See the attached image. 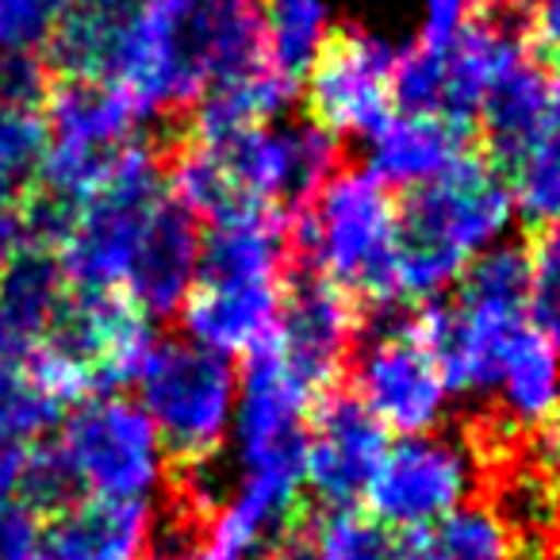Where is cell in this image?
Masks as SVG:
<instances>
[{"instance_id": "cell-29", "label": "cell", "mask_w": 560, "mask_h": 560, "mask_svg": "<svg viewBox=\"0 0 560 560\" xmlns=\"http://www.w3.org/2000/svg\"><path fill=\"white\" fill-rule=\"evenodd\" d=\"M476 0H422V35L419 43L430 47H450L465 24L472 20Z\"/></svg>"}, {"instance_id": "cell-27", "label": "cell", "mask_w": 560, "mask_h": 560, "mask_svg": "<svg viewBox=\"0 0 560 560\" xmlns=\"http://www.w3.org/2000/svg\"><path fill=\"white\" fill-rule=\"evenodd\" d=\"M73 0H0V55H43Z\"/></svg>"}, {"instance_id": "cell-33", "label": "cell", "mask_w": 560, "mask_h": 560, "mask_svg": "<svg viewBox=\"0 0 560 560\" xmlns=\"http://www.w3.org/2000/svg\"><path fill=\"white\" fill-rule=\"evenodd\" d=\"M549 335H552V342H557V353H560V323H557V327L549 330Z\"/></svg>"}, {"instance_id": "cell-3", "label": "cell", "mask_w": 560, "mask_h": 560, "mask_svg": "<svg viewBox=\"0 0 560 560\" xmlns=\"http://www.w3.org/2000/svg\"><path fill=\"white\" fill-rule=\"evenodd\" d=\"M135 384L165 465H192L219 453L234 419V369L223 353L192 338H158Z\"/></svg>"}, {"instance_id": "cell-12", "label": "cell", "mask_w": 560, "mask_h": 560, "mask_svg": "<svg viewBox=\"0 0 560 560\" xmlns=\"http://www.w3.org/2000/svg\"><path fill=\"white\" fill-rule=\"evenodd\" d=\"M549 101H552L549 66L529 50V43H522L499 66L495 78H491L480 104V116H476L491 165L511 173L529 154V147L549 127Z\"/></svg>"}, {"instance_id": "cell-32", "label": "cell", "mask_w": 560, "mask_h": 560, "mask_svg": "<svg viewBox=\"0 0 560 560\" xmlns=\"http://www.w3.org/2000/svg\"><path fill=\"white\" fill-rule=\"evenodd\" d=\"M537 460L557 476L560 483V411L552 415L549 422L541 427V442H537Z\"/></svg>"}, {"instance_id": "cell-1", "label": "cell", "mask_w": 560, "mask_h": 560, "mask_svg": "<svg viewBox=\"0 0 560 560\" xmlns=\"http://www.w3.org/2000/svg\"><path fill=\"white\" fill-rule=\"evenodd\" d=\"M514 188L488 158H460L450 173L399 200V300H438L514 223Z\"/></svg>"}, {"instance_id": "cell-14", "label": "cell", "mask_w": 560, "mask_h": 560, "mask_svg": "<svg viewBox=\"0 0 560 560\" xmlns=\"http://www.w3.org/2000/svg\"><path fill=\"white\" fill-rule=\"evenodd\" d=\"M280 280H192V292L180 307L192 342L226 358V353H249L265 338H272Z\"/></svg>"}, {"instance_id": "cell-7", "label": "cell", "mask_w": 560, "mask_h": 560, "mask_svg": "<svg viewBox=\"0 0 560 560\" xmlns=\"http://www.w3.org/2000/svg\"><path fill=\"white\" fill-rule=\"evenodd\" d=\"M361 304L315 265L292 257L280 280V312L272 342L289 373L315 399L338 388L358 350Z\"/></svg>"}, {"instance_id": "cell-30", "label": "cell", "mask_w": 560, "mask_h": 560, "mask_svg": "<svg viewBox=\"0 0 560 560\" xmlns=\"http://www.w3.org/2000/svg\"><path fill=\"white\" fill-rule=\"evenodd\" d=\"M27 442H12V438H0V511L4 506H16L20 491V472H24Z\"/></svg>"}, {"instance_id": "cell-8", "label": "cell", "mask_w": 560, "mask_h": 560, "mask_svg": "<svg viewBox=\"0 0 560 560\" xmlns=\"http://www.w3.org/2000/svg\"><path fill=\"white\" fill-rule=\"evenodd\" d=\"M399 50V43L361 24L335 27L304 78L307 119H315L335 139H369L396 112L392 73Z\"/></svg>"}, {"instance_id": "cell-26", "label": "cell", "mask_w": 560, "mask_h": 560, "mask_svg": "<svg viewBox=\"0 0 560 560\" xmlns=\"http://www.w3.org/2000/svg\"><path fill=\"white\" fill-rule=\"evenodd\" d=\"M81 499H85V488H81L62 442H27L16 506H24L32 518L50 522Z\"/></svg>"}, {"instance_id": "cell-5", "label": "cell", "mask_w": 560, "mask_h": 560, "mask_svg": "<svg viewBox=\"0 0 560 560\" xmlns=\"http://www.w3.org/2000/svg\"><path fill=\"white\" fill-rule=\"evenodd\" d=\"M219 154L246 203L280 219H296L315 203L342 165V139L323 131L315 119H272L223 142H203Z\"/></svg>"}, {"instance_id": "cell-19", "label": "cell", "mask_w": 560, "mask_h": 560, "mask_svg": "<svg viewBox=\"0 0 560 560\" xmlns=\"http://www.w3.org/2000/svg\"><path fill=\"white\" fill-rule=\"evenodd\" d=\"M66 289H70V272L62 254L39 242H24L0 272V319L35 346L55 307L62 304Z\"/></svg>"}, {"instance_id": "cell-31", "label": "cell", "mask_w": 560, "mask_h": 560, "mask_svg": "<svg viewBox=\"0 0 560 560\" xmlns=\"http://www.w3.org/2000/svg\"><path fill=\"white\" fill-rule=\"evenodd\" d=\"M24 223H20V211L9 208L0 211V272H4V265L12 261V254H16L20 246H24Z\"/></svg>"}, {"instance_id": "cell-11", "label": "cell", "mask_w": 560, "mask_h": 560, "mask_svg": "<svg viewBox=\"0 0 560 560\" xmlns=\"http://www.w3.org/2000/svg\"><path fill=\"white\" fill-rule=\"evenodd\" d=\"M200 265V219L170 192L150 211L124 272V296L147 319H170L185 307Z\"/></svg>"}, {"instance_id": "cell-15", "label": "cell", "mask_w": 560, "mask_h": 560, "mask_svg": "<svg viewBox=\"0 0 560 560\" xmlns=\"http://www.w3.org/2000/svg\"><path fill=\"white\" fill-rule=\"evenodd\" d=\"M50 142L81 150H124L139 139L142 112L119 85L89 78H55L43 96Z\"/></svg>"}, {"instance_id": "cell-9", "label": "cell", "mask_w": 560, "mask_h": 560, "mask_svg": "<svg viewBox=\"0 0 560 560\" xmlns=\"http://www.w3.org/2000/svg\"><path fill=\"white\" fill-rule=\"evenodd\" d=\"M58 442L85 495L142 503V495H150L162 476V442L154 434V422L139 404L127 399L96 396L78 404Z\"/></svg>"}, {"instance_id": "cell-4", "label": "cell", "mask_w": 560, "mask_h": 560, "mask_svg": "<svg viewBox=\"0 0 560 560\" xmlns=\"http://www.w3.org/2000/svg\"><path fill=\"white\" fill-rule=\"evenodd\" d=\"M369 330L365 350H353V392L384 422L388 434L411 438L430 434L445 419L450 388L434 353L415 335L411 307L381 304L373 323L361 312V335Z\"/></svg>"}, {"instance_id": "cell-10", "label": "cell", "mask_w": 560, "mask_h": 560, "mask_svg": "<svg viewBox=\"0 0 560 560\" xmlns=\"http://www.w3.org/2000/svg\"><path fill=\"white\" fill-rule=\"evenodd\" d=\"M388 430L353 388H330L315 399L307 422L304 483L319 506H358L388 453Z\"/></svg>"}, {"instance_id": "cell-17", "label": "cell", "mask_w": 560, "mask_h": 560, "mask_svg": "<svg viewBox=\"0 0 560 560\" xmlns=\"http://www.w3.org/2000/svg\"><path fill=\"white\" fill-rule=\"evenodd\" d=\"M150 511L139 499L85 495L70 511L43 522L47 560H139L150 537Z\"/></svg>"}, {"instance_id": "cell-2", "label": "cell", "mask_w": 560, "mask_h": 560, "mask_svg": "<svg viewBox=\"0 0 560 560\" xmlns=\"http://www.w3.org/2000/svg\"><path fill=\"white\" fill-rule=\"evenodd\" d=\"M289 249L358 304L399 300V200L369 170H338L312 208L289 223Z\"/></svg>"}, {"instance_id": "cell-24", "label": "cell", "mask_w": 560, "mask_h": 560, "mask_svg": "<svg viewBox=\"0 0 560 560\" xmlns=\"http://www.w3.org/2000/svg\"><path fill=\"white\" fill-rule=\"evenodd\" d=\"M50 131L43 112L0 101V211L20 208L35 188Z\"/></svg>"}, {"instance_id": "cell-13", "label": "cell", "mask_w": 560, "mask_h": 560, "mask_svg": "<svg viewBox=\"0 0 560 560\" xmlns=\"http://www.w3.org/2000/svg\"><path fill=\"white\" fill-rule=\"evenodd\" d=\"M369 165L376 180L392 192H411L442 173H450L460 158L472 154V127L453 124L442 116H411V112H392L388 124L376 127L365 139Z\"/></svg>"}, {"instance_id": "cell-21", "label": "cell", "mask_w": 560, "mask_h": 560, "mask_svg": "<svg viewBox=\"0 0 560 560\" xmlns=\"http://www.w3.org/2000/svg\"><path fill=\"white\" fill-rule=\"evenodd\" d=\"M511 534L488 503H465L399 541V560H514Z\"/></svg>"}, {"instance_id": "cell-25", "label": "cell", "mask_w": 560, "mask_h": 560, "mask_svg": "<svg viewBox=\"0 0 560 560\" xmlns=\"http://www.w3.org/2000/svg\"><path fill=\"white\" fill-rule=\"evenodd\" d=\"M315 560H399V537L358 506H319L312 514Z\"/></svg>"}, {"instance_id": "cell-18", "label": "cell", "mask_w": 560, "mask_h": 560, "mask_svg": "<svg viewBox=\"0 0 560 560\" xmlns=\"http://www.w3.org/2000/svg\"><path fill=\"white\" fill-rule=\"evenodd\" d=\"M499 411L518 430L545 427L560 411V353L557 342L534 319L514 335L499 369Z\"/></svg>"}, {"instance_id": "cell-23", "label": "cell", "mask_w": 560, "mask_h": 560, "mask_svg": "<svg viewBox=\"0 0 560 560\" xmlns=\"http://www.w3.org/2000/svg\"><path fill=\"white\" fill-rule=\"evenodd\" d=\"M457 304L529 315V254L522 242H499L468 261L457 280Z\"/></svg>"}, {"instance_id": "cell-34", "label": "cell", "mask_w": 560, "mask_h": 560, "mask_svg": "<svg viewBox=\"0 0 560 560\" xmlns=\"http://www.w3.org/2000/svg\"><path fill=\"white\" fill-rule=\"evenodd\" d=\"M552 124H557V119H552Z\"/></svg>"}, {"instance_id": "cell-6", "label": "cell", "mask_w": 560, "mask_h": 560, "mask_svg": "<svg viewBox=\"0 0 560 560\" xmlns=\"http://www.w3.org/2000/svg\"><path fill=\"white\" fill-rule=\"evenodd\" d=\"M483 488V468L465 434H411L388 445L365 491L369 514L388 529L434 526Z\"/></svg>"}, {"instance_id": "cell-28", "label": "cell", "mask_w": 560, "mask_h": 560, "mask_svg": "<svg viewBox=\"0 0 560 560\" xmlns=\"http://www.w3.org/2000/svg\"><path fill=\"white\" fill-rule=\"evenodd\" d=\"M529 254V319L552 330L560 323V219L541 223L526 246Z\"/></svg>"}, {"instance_id": "cell-16", "label": "cell", "mask_w": 560, "mask_h": 560, "mask_svg": "<svg viewBox=\"0 0 560 560\" xmlns=\"http://www.w3.org/2000/svg\"><path fill=\"white\" fill-rule=\"evenodd\" d=\"M491 483V511L503 518L518 557L552 560L560 552V483L537 457L503 460L483 476Z\"/></svg>"}, {"instance_id": "cell-20", "label": "cell", "mask_w": 560, "mask_h": 560, "mask_svg": "<svg viewBox=\"0 0 560 560\" xmlns=\"http://www.w3.org/2000/svg\"><path fill=\"white\" fill-rule=\"evenodd\" d=\"M35 346L0 319V438L35 442L66 415V407L39 384L32 365Z\"/></svg>"}, {"instance_id": "cell-22", "label": "cell", "mask_w": 560, "mask_h": 560, "mask_svg": "<svg viewBox=\"0 0 560 560\" xmlns=\"http://www.w3.org/2000/svg\"><path fill=\"white\" fill-rule=\"evenodd\" d=\"M261 12L269 66L300 85L319 58L327 35L335 32L330 4L327 0H261Z\"/></svg>"}]
</instances>
